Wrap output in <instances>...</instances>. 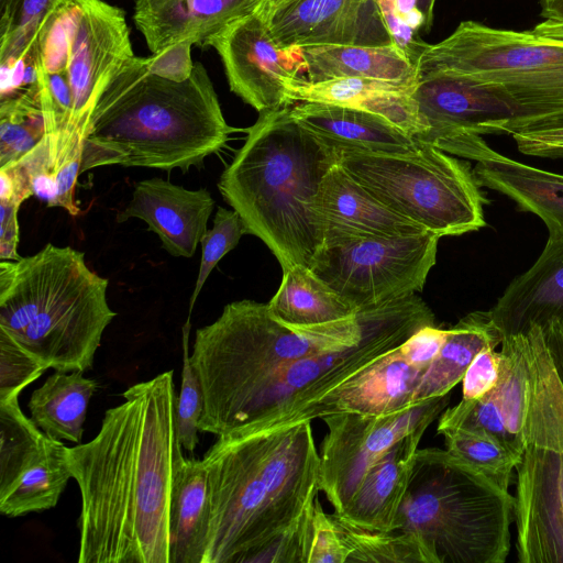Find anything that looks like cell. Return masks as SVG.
<instances>
[{
  "label": "cell",
  "instance_id": "6da1fadb",
  "mask_svg": "<svg viewBox=\"0 0 563 563\" xmlns=\"http://www.w3.org/2000/svg\"><path fill=\"white\" fill-rule=\"evenodd\" d=\"M173 371L132 385L97 435L67 448L81 496L78 563H169V512L185 462Z\"/></svg>",
  "mask_w": 563,
  "mask_h": 563
},
{
  "label": "cell",
  "instance_id": "7a4b0ae2",
  "mask_svg": "<svg viewBox=\"0 0 563 563\" xmlns=\"http://www.w3.org/2000/svg\"><path fill=\"white\" fill-rule=\"evenodd\" d=\"M311 420L219 435L202 457L210 501L203 563H251L320 492Z\"/></svg>",
  "mask_w": 563,
  "mask_h": 563
},
{
  "label": "cell",
  "instance_id": "3957f363",
  "mask_svg": "<svg viewBox=\"0 0 563 563\" xmlns=\"http://www.w3.org/2000/svg\"><path fill=\"white\" fill-rule=\"evenodd\" d=\"M227 123L205 66L184 81L151 73L134 56L98 98L84 135L80 173L100 166L187 172L225 146Z\"/></svg>",
  "mask_w": 563,
  "mask_h": 563
},
{
  "label": "cell",
  "instance_id": "277c9868",
  "mask_svg": "<svg viewBox=\"0 0 563 563\" xmlns=\"http://www.w3.org/2000/svg\"><path fill=\"white\" fill-rule=\"evenodd\" d=\"M338 150L302 126L290 107L261 112L218 188L283 271L310 268L323 245L316 211L320 186L338 163Z\"/></svg>",
  "mask_w": 563,
  "mask_h": 563
},
{
  "label": "cell",
  "instance_id": "5b68a950",
  "mask_svg": "<svg viewBox=\"0 0 563 563\" xmlns=\"http://www.w3.org/2000/svg\"><path fill=\"white\" fill-rule=\"evenodd\" d=\"M108 279L85 254L46 244L34 255L0 262V333L59 372H85L115 312Z\"/></svg>",
  "mask_w": 563,
  "mask_h": 563
},
{
  "label": "cell",
  "instance_id": "8992f818",
  "mask_svg": "<svg viewBox=\"0 0 563 563\" xmlns=\"http://www.w3.org/2000/svg\"><path fill=\"white\" fill-rule=\"evenodd\" d=\"M515 497L446 450H418L396 530L412 533L429 563H504Z\"/></svg>",
  "mask_w": 563,
  "mask_h": 563
},
{
  "label": "cell",
  "instance_id": "52a82bcc",
  "mask_svg": "<svg viewBox=\"0 0 563 563\" xmlns=\"http://www.w3.org/2000/svg\"><path fill=\"white\" fill-rule=\"evenodd\" d=\"M365 325L364 309L345 320L295 327L278 320L267 303H228L214 322L197 329L190 354L203 395L199 430L282 366L354 344Z\"/></svg>",
  "mask_w": 563,
  "mask_h": 563
},
{
  "label": "cell",
  "instance_id": "ba28073f",
  "mask_svg": "<svg viewBox=\"0 0 563 563\" xmlns=\"http://www.w3.org/2000/svg\"><path fill=\"white\" fill-rule=\"evenodd\" d=\"M362 309L366 325L357 342L282 366L234 400L205 432L219 437L290 423L305 407L375 364L421 328L435 325L431 309L416 294Z\"/></svg>",
  "mask_w": 563,
  "mask_h": 563
},
{
  "label": "cell",
  "instance_id": "9c48e42d",
  "mask_svg": "<svg viewBox=\"0 0 563 563\" xmlns=\"http://www.w3.org/2000/svg\"><path fill=\"white\" fill-rule=\"evenodd\" d=\"M418 81L459 75L504 87L520 115L500 134L563 128V42L463 21L444 40L427 44L416 62Z\"/></svg>",
  "mask_w": 563,
  "mask_h": 563
},
{
  "label": "cell",
  "instance_id": "30bf717a",
  "mask_svg": "<svg viewBox=\"0 0 563 563\" xmlns=\"http://www.w3.org/2000/svg\"><path fill=\"white\" fill-rule=\"evenodd\" d=\"M523 334L529 401L516 465V549L521 563H563V384L541 325Z\"/></svg>",
  "mask_w": 563,
  "mask_h": 563
},
{
  "label": "cell",
  "instance_id": "8fae6325",
  "mask_svg": "<svg viewBox=\"0 0 563 563\" xmlns=\"http://www.w3.org/2000/svg\"><path fill=\"white\" fill-rule=\"evenodd\" d=\"M339 165L379 202L439 238L486 225L473 170L442 150L420 143L407 152L336 148Z\"/></svg>",
  "mask_w": 563,
  "mask_h": 563
},
{
  "label": "cell",
  "instance_id": "7c38bea8",
  "mask_svg": "<svg viewBox=\"0 0 563 563\" xmlns=\"http://www.w3.org/2000/svg\"><path fill=\"white\" fill-rule=\"evenodd\" d=\"M439 236L343 235L327 240L311 272L356 311L423 289L435 264Z\"/></svg>",
  "mask_w": 563,
  "mask_h": 563
},
{
  "label": "cell",
  "instance_id": "4fadbf2b",
  "mask_svg": "<svg viewBox=\"0 0 563 563\" xmlns=\"http://www.w3.org/2000/svg\"><path fill=\"white\" fill-rule=\"evenodd\" d=\"M448 404L445 395L387 415L340 412L321 418L328 432L319 454L320 490L334 512L344 510L379 457L409 433L428 428Z\"/></svg>",
  "mask_w": 563,
  "mask_h": 563
},
{
  "label": "cell",
  "instance_id": "5bb4252c",
  "mask_svg": "<svg viewBox=\"0 0 563 563\" xmlns=\"http://www.w3.org/2000/svg\"><path fill=\"white\" fill-rule=\"evenodd\" d=\"M0 512L20 517L56 506L71 472L67 446L44 433L20 408L0 400Z\"/></svg>",
  "mask_w": 563,
  "mask_h": 563
},
{
  "label": "cell",
  "instance_id": "9a60e30c",
  "mask_svg": "<svg viewBox=\"0 0 563 563\" xmlns=\"http://www.w3.org/2000/svg\"><path fill=\"white\" fill-rule=\"evenodd\" d=\"M202 46L220 56L232 92L258 113L292 104L289 88L301 78L300 48H283L255 11L227 25Z\"/></svg>",
  "mask_w": 563,
  "mask_h": 563
},
{
  "label": "cell",
  "instance_id": "2e32d148",
  "mask_svg": "<svg viewBox=\"0 0 563 563\" xmlns=\"http://www.w3.org/2000/svg\"><path fill=\"white\" fill-rule=\"evenodd\" d=\"M412 97L428 128L418 141L433 146L464 132L500 134L520 115L517 101L504 87L466 76L422 78Z\"/></svg>",
  "mask_w": 563,
  "mask_h": 563
},
{
  "label": "cell",
  "instance_id": "e0dca14e",
  "mask_svg": "<svg viewBox=\"0 0 563 563\" xmlns=\"http://www.w3.org/2000/svg\"><path fill=\"white\" fill-rule=\"evenodd\" d=\"M134 56L124 12L103 0H86L66 69L73 96L70 125L86 131L98 98Z\"/></svg>",
  "mask_w": 563,
  "mask_h": 563
},
{
  "label": "cell",
  "instance_id": "ac0fdd59",
  "mask_svg": "<svg viewBox=\"0 0 563 563\" xmlns=\"http://www.w3.org/2000/svg\"><path fill=\"white\" fill-rule=\"evenodd\" d=\"M264 19L283 48L394 43L375 0H297Z\"/></svg>",
  "mask_w": 563,
  "mask_h": 563
},
{
  "label": "cell",
  "instance_id": "d6986e66",
  "mask_svg": "<svg viewBox=\"0 0 563 563\" xmlns=\"http://www.w3.org/2000/svg\"><path fill=\"white\" fill-rule=\"evenodd\" d=\"M439 148L476 162L479 187L498 191L520 210L538 216L549 236L563 235V175L527 165L493 150L482 135L464 132L442 141Z\"/></svg>",
  "mask_w": 563,
  "mask_h": 563
},
{
  "label": "cell",
  "instance_id": "ffe728a7",
  "mask_svg": "<svg viewBox=\"0 0 563 563\" xmlns=\"http://www.w3.org/2000/svg\"><path fill=\"white\" fill-rule=\"evenodd\" d=\"M214 205L205 188L186 189L155 177L135 185L131 200L115 220L122 223L131 218L141 219L170 255L191 257L208 231L207 223Z\"/></svg>",
  "mask_w": 563,
  "mask_h": 563
},
{
  "label": "cell",
  "instance_id": "44dd1931",
  "mask_svg": "<svg viewBox=\"0 0 563 563\" xmlns=\"http://www.w3.org/2000/svg\"><path fill=\"white\" fill-rule=\"evenodd\" d=\"M426 368L411 364L400 346L344 384L300 410L292 422L340 412L387 415L413 406L412 397Z\"/></svg>",
  "mask_w": 563,
  "mask_h": 563
},
{
  "label": "cell",
  "instance_id": "7402d4cb",
  "mask_svg": "<svg viewBox=\"0 0 563 563\" xmlns=\"http://www.w3.org/2000/svg\"><path fill=\"white\" fill-rule=\"evenodd\" d=\"M264 0H135L134 23L152 54L181 42L203 44Z\"/></svg>",
  "mask_w": 563,
  "mask_h": 563
},
{
  "label": "cell",
  "instance_id": "603a6c76",
  "mask_svg": "<svg viewBox=\"0 0 563 563\" xmlns=\"http://www.w3.org/2000/svg\"><path fill=\"white\" fill-rule=\"evenodd\" d=\"M488 311L504 338L563 318V235L548 238L536 262L510 282Z\"/></svg>",
  "mask_w": 563,
  "mask_h": 563
},
{
  "label": "cell",
  "instance_id": "cb8c5ba5",
  "mask_svg": "<svg viewBox=\"0 0 563 563\" xmlns=\"http://www.w3.org/2000/svg\"><path fill=\"white\" fill-rule=\"evenodd\" d=\"M327 240L343 235L395 236L426 232L379 202L336 163L325 175L316 200Z\"/></svg>",
  "mask_w": 563,
  "mask_h": 563
},
{
  "label": "cell",
  "instance_id": "d4e9b609",
  "mask_svg": "<svg viewBox=\"0 0 563 563\" xmlns=\"http://www.w3.org/2000/svg\"><path fill=\"white\" fill-rule=\"evenodd\" d=\"M426 430L419 428L391 446L367 470L344 510L333 514L362 529L396 530L398 511Z\"/></svg>",
  "mask_w": 563,
  "mask_h": 563
},
{
  "label": "cell",
  "instance_id": "484cf974",
  "mask_svg": "<svg viewBox=\"0 0 563 563\" xmlns=\"http://www.w3.org/2000/svg\"><path fill=\"white\" fill-rule=\"evenodd\" d=\"M290 113L302 126L334 148L372 152H407L421 142L384 118L352 107L298 102Z\"/></svg>",
  "mask_w": 563,
  "mask_h": 563
},
{
  "label": "cell",
  "instance_id": "4316f807",
  "mask_svg": "<svg viewBox=\"0 0 563 563\" xmlns=\"http://www.w3.org/2000/svg\"><path fill=\"white\" fill-rule=\"evenodd\" d=\"M305 80L362 78L416 88V65L395 43L389 45H317L300 48Z\"/></svg>",
  "mask_w": 563,
  "mask_h": 563
},
{
  "label": "cell",
  "instance_id": "83f0119b",
  "mask_svg": "<svg viewBox=\"0 0 563 563\" xmlns=\"http://www.w3.org/2000/svg\"><path fill=\"white\" fill-rule=\"evenodd\" d=\"M84 135V129L70 124L46 129L42 141L18 159L30 177L33 196L71 216L79 213L75 186L81 174Z\"/></svg>",
  "mask_w": 563,
  "mask_h": 563
},
{
  "label": "cell",
  "instance_id": "f1b7e54d",
  "mask_svg": "<svg viewBox=\"0 0 563 563\" xmlns=\"http://www.w3.org/2000/svg\"><path fill=\"white\" fill-rule=\"evenodd\" d=\"M210 526L208 475L202 459L186 457L169 512V563H203Z\"/></svg>",
  "mask_w": 563,
  "mask_h": 563
},
{
  "label": "cell",
  "instance_id": "f546056e",
  "mask_svg": "<svg viewBox=\"0 0 563 563\" xmlns=\"http://www.w3.org/2000/svg\"><path fill=\"white\" fill-rule=\"evenodd\" d=\"M504 339L489 311H474L448 329L446 339L435 358L422 374L412 404L442 397L460 382L474 360L486 347H496Z\"/></svg>",
  "mask_w": 563,
  "mask_h": 563
},
{
  "label": "cell",
  "instance_id": "4dcf8cb0",
  "mask_svg": "<svg viewBox=\"0 0 563 563\" xmlns=\"http://www.w3.org/2000/svg\"><path fill=\"white\" fill-rule=\"evenodd\" d=\"M97 388V382L82 372L55 371L32 393L27 405L30 418L47 435L79 444Z\"/></svg>",
  "mask_w": 563,
  "mask_h": 563
},
{
  "label": "cell",
  "instance_id": "1f68e13d",
  "mask_svg": "<svg viewBox=\"0 0 563 563\" xmlns=\"http://www.w3.org/2000/svg\"><path fill=\"white\" fill-rule=\"evenodd\" d=\"M267 305L278 320L295 327L327 324L357 312L305 266L283 271L280 286Z\"/></svg>",
  "mask_w": 563,
  "mask_h": 563
},
{
  "label": "cell",
  "instance_id": "d6a6232c",
  "mask_svg": "<svg viewBox=\"0 0 563 563\" xmlns=\"http://www.w3.org/2000/svg\"><path fill=\"white\" fill-rule=\"evenodd\" d=\"M46 124L37 81L0 102V167L22 158L44 137Z\"/></svg>",
  "mask_w": 563,
  "mask_h": 563
},
{
  "label": "cell",
  "instance_id": "836d02e7",
  "mask_svg": "<svg viewBox=\"0 0 563 563\" xmlns=\"http://www.w3.org/2000/svg\"><path fill=\"white\" fill-rule=\"evenodd\" d=\"M499 380L489 394L496 401L506 427L523 450L525 423L529 401V365L523 333L505 336L501 341Z\"/></svg>",
  "mask_w": 563,
  "mask_h": 563
},
{
  "label": "cell",
  "instance_id": "e575fe53",
  "mask_svg": "<svg viewBox=\"0 0 563 563\" xmlns=\"http://www.w3.org/2000/svg\"><path fill=\"white\" fill-rule=\"evenodd\" d=\"M331 515L345 549V563H429L420 542L408 531L366 530Z\"/></svg>",
  "mask_w": 563,
  "mask_h": 563
},
{
  "label": "cell",
  "instance_id": "d590c367",
  "mask_svg": "<svg viewBox=\"0 0 563 563\" xmlns=\"http://www.w3.org/2000/svg\"><path fill=\"white\" fill-rule=\"evenodd\" d=\"M438 433L443 435L446 451L473 466L500 488L508 490L519 455L486 435L460 429H443Z\"/></svg>",
  "mask_w": 563,
  "mask_h": 563
},
{
  "label": "cell",
  "instance_id": "8d00e7d4",
  "mask_svg": "<svg viewBox=\"0 0 563 563\" xmlns=\"http://www.w3.org/2000/svg\"><path fill=\"white\" fill-rule=\"evenodd\" d=\"M64 0H0V62L19 56L37 38L44 18Z\"/></svg>",
  "mask_w": 563,
  "mask_h": 563
},
{
  "label": "cell",
  "instance_id": "74e56055",
  "mask_svg": "<svg viewBox=\"0 0 563 563\" xmlns=\"http://www.w3.org/2000/svg\"><path fill=\"white\" fill-rule=\"evenodd\" d=\"M443 429H460L486 435L500 442L519 456L522 452L508 431L503 415L489 394L479 399H462L457 405L443 411L437 431Z\"/></svg>",
  "mask_w": 563,
  "mask_h": 563
},
{
  "label": "cell",
  "instance_id": "f35d334b",
  "mask_svg": "<svg viewBox=\"0 0 563 563\" xmlns=\"http://www.w3.org/2000/svg\"><path fill=\"white\" fill-rule=\"evenodd\" d=\"M245 233L244 222L235 210H229L223 207L218 208L212 229L208 230L200 241L201 260L199 273L189 301L186 323H190L194 305L210 273L220 260L238 245L240 239Z\"/></svg>",
  "mask_w": 563,
  "mask_h": 563
},
{
  "label": "cell",
  "instance_id": "ab89813d",
  "mask_svg": "<svg viewBox=\"0 0 563 563\" xmlns=\"http://www.w3.org/2000/svg\"><path fill=\"white\" fill-rule=\"evenodd\" d=\"M190 324L183 327V369L180 391L177 396L176 419L179 441L184 450L192 453L197 444L198 423L203 410V395L190 361L188 339Z\"/></svg>",
  "mask_w": 563,
  "mask_h": 563
},
{
  "label": "cell",
  "instance_id": "60d3db41",
  "mask_svg": "<svg viewBox=\"0 0 563 563\" xmlns=\"http://www.w3.org/2000/svg\"><path fill=\"white\" fill-rule=\"evenodd\" d=\"M48 367L0 333V400L19 397Z\"/></svg>",
  "mask_w": 563,
  "mask_h": 563
},
{
  "label": "cell",
  "instance_id": "b9f144b4",
  "mask_svg": "<svg viewBox=\"0 0 563 563\" xmlns=\"http://www.w3.org/2000/svg\"><path fill=\"white\" fill-rule=\"evenodd\" d=\"M313 508L314 504L299 520L258 552L251 563H309Z\"/></svg>",
  "mask_w": 563,
  "mask_h": 563
},
{
  "label": "cell",
  "instance_id": "7bdbcfd3",
  "mask_svg": "<svg viewBox=\"0 0 563 563\" xmlns=\"http://www.w3.org/2000/svg\"><path fill=\"white\" fill-rule=\"evenodd\" d=\"M345 549L332 515L324 512L317 498L309 563H345Z\"/></svg>",
  "mask_w": 563,
  "mask_h": 563
},
{
  "label": "cell",
  "instance_id": "ee69618b",
  "mask_svg": "<svg viewBox=\"0 0 563 563\" xmlns=\"http://www.w3.org/2000/svg\"><path fill=\"white\" fill-rule=\"evenodd\" d=\"M501 352L494 347L482 350L467 367L462 379V399L474 400L490 394L498 384Z\"/></svg>",
  "mask_w": 563,
  "mask_h": 563
},
{
  "label": "cell",
  "instance_id": "f6af8a7d",
  "mask_svg": "<svg viewBox=\"0 0 563 563\" xmlns=\"http://www.w3.org/2000/svg\"><path fill=\"white\" fill-rule=\"evenodd\" d=\"M192 45L190 42H181L153 53L148 57L151 73L174 81L186 80L195 67L190 53Z\"/></svg>",
  "mask_w": 563,
  "mask_h": 563
},
{
  "label": "cell",
  "instance_id": "bcb514c9",
  "mask_svg": "<svg viewBox=\"0 0 563 563\" xmlns=\"http://www.w3.org/2000/svg\"><path fill=\"white\" fill-rule=\"evenodd\" d=\"M446 335L448 330L427 325L406 340L400 350L411 364L427 369L441 350Z\"/></svg>",
  "mask_w": 563,
  "mask_h": 563
},
{
  "label": "cell",
  "instance_id": "7dc6e473",
  "mask_svg": "<svg viewBox=\"0 0 563 563\" xmlns=\"http://www.w3.org/2000/svg\"><path fill=\"white\" fill-rule=\"evenodd\" d=\"M382 15L387 24L394 43L405 52L410 60L416 65V62L421 52L427 46L422 42L417 32L411 30L401 19L397 11L396 0H375Z\"/></svg>",
  "mask_w": 563,
  "mask_h": 563
},
{
  "label": "cell",
  "instance_id": "c3c4849f",
  "mask_svg": "<svg viewBox=\"0 0 563 563\" xmlns=\"http://www.w3.org/2000/svg\"><path fill=\"white\" fill-rule=\"evenodd\" d=\"M33 196L30 177L19 162H12L0 167V201L21 205Z\"/></svg>",
  "mask_w": 563,
  "mask_h": 563
},
{
  "label": "cell",
  "instance_id": "681fc988",
  "mask_svg": "<svg viewBox=\"0 0 563 563\" xmlns=\"http://www.w3.org/2000/svg\"><path fill=\"white\" fill-rule=\"evenodd\" d=\"M20 206L12 202L0 201V260L15 261L18 254Z\"/></svg>",
  "mask_w": 563,
  "mask_h": 563
},
{
  "label": "cell",
  "instance_id": "f907efd6",
  "mask_svg": "<svg viewBox=\"0 0 563 563\" xmlns=\"http://www.w3.org/2000/svg\"><path fill=\"white\" fill-rule=\"evenodd\" d=\"M541 328L547 347L563 384V318L550 320Z\"/></svg>",
  "mask_w": 563,
  "mask_h": 563
},
{
  "label": "cell",
  "instance_id": "816d5d0a",
  "mask_svg": "<svg viewBox=\"0 0 563 563\" xmlns=\"http://www.w3.org/2000/svg\"><path fill=\"white\" fill-rule=\"evenodd\" d=\"M530 31L543 38L563 42V19H544Z\"/></svg>",
  "mask_w": 563,
  "mask_h": 563
},
{
  "label": "cell",
  "instance_id": "f5cc1de1",
  "mask_svg": "<svg viewBox=\"0 0 563 563\" xmlns=\"http://www.w3.org/2000/svg\"><path fill=\"white\" fill-rule=\"evenodd\" d=\"M541 15L544 19H563V0H541Z\"/></svg>",
  "mask_w": 563,
  "mask_h": 563
},
{
  "label": "cell",
  "instance_id": "db71d44e",
  "mask_svg": "<svg viewBox=\"0 0 563 563\" xmlns=\"http://www.w3.org/2000/svg\"><path fill=\"white\" fill-rule=\"evenodd\" d=\"M295 1H297V0H264L257 11L264 18H267L272 13L294 3Z\"/></svg>",
  "mask_w": 563,
  "mask_h": 563
},
{
  "label": "cell",
  "instance_id": "11a10c76",
  "mask_svg": "<svg viewBox=\"0 0 563 563\" xmlns=\"http://www.w3.org/2000/svg\"><path fill=\"white\" fill-rule=\"evenodd\" d=\"M435 2L437 0H417L418 9L426 19V31H429L432 25Z\"/></svg>",
  "mask_w": 563,
  "mask_h": 563
},
{
  "label": "cell",
  "instance_id": "9f6ffc18",
  "mask_svg": "<svg viewBox=\"0 0 563 563\" xmlns=\"http://www.w3.org/2000/svg\"><path fill=\"white\" fill-rule=\"evenodd\" d=\"M396 7L402 21L404 18L411 11L418 9L417 0H396Z\"/></svg>",
  "mask_w": 563,
  "mask_h": 563
}]
</instances>
